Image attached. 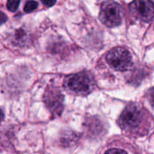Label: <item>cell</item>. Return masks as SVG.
I'll return each mask as SVG.
<instances>
[{
    "label": "cell",
    "mask_w": 154,
    "mask_h": 154,
    "mask_svg": "<svg viewBox=\"0 0 154 154\" xmlns=\"http://www.w3.org/2000/svg\"><path fill=\"white\" fill-rule=\"evenodd\" d=\"M143 110L135 104H129L125 108L118 120V123L123 130L129 132H138L144 123Z\"/></svg>",
    "instance_id": "cell-1"
},
{
    "label": "cell",
    "mask_w": 154,
    "mask_h": 154,
    "mask_svg": "<svg viewBox=\"0 0 154 154\" xmlns=\"http://www.w3.org/2000/svg\"><path fill=\"white\" fill-rule=\"evenodd\" d=\"M108 64L118 72H125L132 66V57L130 52L126 48H115L111 49L106 56Z\"/></svg>",
    "instance_id": "cell-2"
},
{
    "label": "cell",
    "mask_w": 154,
    "mask_h": 154,
    "mask_svg": "<svg viewBox=\"0 0 154 154\" xmlns=\"http://www.w3.org/2000/svg\"><path fill=\"white\" fill-rule=\"evenodd\" d=\"M65 87L78 95H87L93 87V81L90 74L79 72L69 75L65 80Z\"/></svg>",
    "instance_id": "cell-3"
},
{
    "label": "cell",
    "mask_w": 154,
    "mask_h": 154,
    "mask_svg": "<svg viewBox=\"0 0 154 154\" xmlns=\"http://www.w3.org/2000/svg\"><path fill=\"white\" fill-rule=\"evenodd\" d=\"M99 18L108 27H115L122 21L121 8L118 3L113 1L105 2L102 5Z\"/></svg>",
    "instance_id": "cell-4"
},
{
    "label": "cell",
    "mask_w": 154,
    "mask_h": 154,
    "mask_svg": "<svg viewBox=\"0 0 154 154\" xmlns=\"http://www.w3.org/2000/svg\"><path fill=\"white\" fill-rule=\"evenodd\" d=\"M132 14L144 22H150L154 17V4L147 0L134 1L129 5Z\"/></svg>",
    "instance_id": "cell-5"
},
{
    "label": "cell",
    "mask_w": 154,
    "mask_h": 154,
    "mask_svg": "<svg viewBox=\"0 0 154 154\" xmlns=\"http://www.w3.org/2000/svg\"><path fill=\"white\" fill-rule=\"evenodd\" d=\"M44 101L51 114L55 116L61 114L63 110V96L60 90L54 87H48L45 91Z\"/></svg>",
    "instance_id": "cell-6"
},
{
    "label": "cell",
    "mask_w": 154,
    "mask_h": 154,
    "mask_svg": "<svg viewBox=\"0 0 154 154\" xmlns=\"http://www.w3.org/2000/svg\"><path fill=\"white\" fill-rule=\"evenodd\" d=\"M38 8V2L35 1H29L27 2L25 5V7H24V11L26 13H29V12L33 11L34 10H35Z\"/></svg>",
    "instance_id": "cell-7"
},
{
    "label": "cell",
    "mask_w": 154,
    "mask_h": 154,
    "mask_svg": "<svg viewBox=\"0 0 154 154\" xmlns=\"http://www.w3.org/2000/svg\"><path fill=\"white\" fill-rule=\"evenodd\" d=\"M19 4L20 1H14V0H12L11 1V0H10V1H8L7 8L10 11L14 12L17 9Z\"/></svg>",
    "instance_id": "cell-8"
},
{
    "label": "cell",
    "mask_w": 154,
    "mask_h": 154,
    "mask_svg": "<svg viewBox=\"0 0 154 154\" xmlns=\"http://www.w3.org/2000/svg\"><path fill=\"white\" fill-rule=\"evenodd\" d=\"M147 99L150 102V105L154 108V87L149 90L147 93Z\"/></svg>",
    "instance_id": "cell-9"
},
{
    "label": "cell",
    "mask_w": 154,
    "mask_h": 154,
    "mask_svg": "<svg viewBox=\"0 0 154 154\" xmlns=\"http://www.w3.org/2000/svg\"><path fill=\"white\" fill-rule=\"evenodd\" d=\"M105 154H128L126 151L123 150H120V149H110L108 151L105 152Z\"/></svg>",
    "instance_id": "cell-10"
},
{
    "label": "cell",
    "mask_w": 154,
    "mask_h": 154,
    "mask_svg": "<svg viewBox=\"0 0 154 154\" xmlns=\"http://www.w3.org/2000/svg\"><path fill=\"white\" fill-rule=\"evenodd\" d=\"M6 20H7V16L3 12L0 11V25L4 23Z\"/></svg>",
    "instance_id": "cell-11"
},
{
    "label": "cell",
    "mask_w": 154,
    "mask_h": 154,
    "mask_svg": "<svg viewBox=\"0 0 154 154\" xmlns=\"http://www.w3.org/2000/svg\"><path fill=\"white\" fill-rule=\"evenodd\" d=\"M43 3L47 6H52L53 5L55 4L56 2H54V1H43Z\"/></svg>",
    "instance_id": "cell-12"
},
{
    "label": "cell",
    "mask_w": 154,
    "mask_h": 154,
    "mask_svg": "<svg viewBox=\"0 0 154 154\" xmlns=\"http://www.w3.org/2000/svg\"><path fill=\"white\" fill-rule=\"evenodd\" d=\"M2 118H3V114H2V112L1 110H0V121L2 120Z\"/></svg>",
    "instance_id": "cell-13"
}]
</instances>
